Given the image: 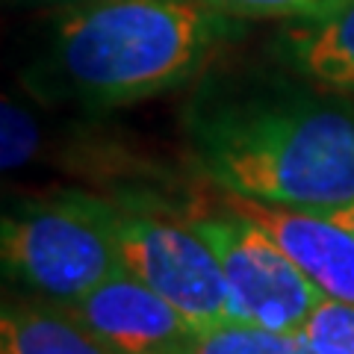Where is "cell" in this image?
Returning <instances> with one entry per match:
<instances>
[{
  "mask_svg": "<svg viewBox=\"0 0 354 354\" xmlns=\"http://www.w3.org/2000/svg\"><path fill=\"white\" fill-rule=\"evenodd\" d=\"M186 139L227 195L319 216L354 204V104L298 74L209 77L186 109Z\"/></svg>",
  "mask_w": 354,
  "mask_h": 354,
  "instance_id": "1",
  "label": "cell"
},
{
  "mask_svg": "<svg viewBox=\"0 0 354 354\" xmlns=\"http://www.w3.org/2000/svg\"><path fill=\"white\" fill-rule=\"evenodd\" d=\"M227 30L201 0H88L50 21L24 86L48 104L130 106L192 80Z\"/></svg>",
  "mask_w": 354,
  "mask_h": 354,
  "instance_id": "2",
  "label": "cell"
},
{
  "mask_svg": "<svg viewBox=\"0 0 354 354\" xmlns=\"http://www.w3.org/2000/svg\"><path fill=\"white\" fill-rule=\"evenodd\" d=\"M0 248L15 281L59 307L124 272L115 204L88 192H57L15 207L3 218Z\"/></svg>",
  "mask_w": 354,
  "mask_h": 354,
  "instance_id": "3",
  "label": "cell"
},
{
  "mask_svg": "<svg viewBox=\"0 0 354 354\" xmlns=\"http://www.w3.org/2000/svg\"><path fill=\"white\" fill-rule=\"evenodd\" d=\"M124 272L162 295L198 334L234 322V301L216 254L189 218L115 204Z\"/></svg>",
  "mask_w": 354,
  "mask_h": 354,
  "instance_id": "4",
  "label": "cell"
},
{
  "mask_svg": "<svg viewBox=\"0 0 354 354\" xmlns=\"http://www.w3.org/2000/svg\"><path fill=\"white\" fill-rule=\"evenodd\" d=\"M189 221L225 272L234 322L278 334H301L304 322L325 295L286 257L278 242L230 204L195 213Z\"/></svg>",
  "mask_w": 354,
  "mask_h": 354,
  "instance_id": "5",
  "label": "cell"
},
{
  "mask_svg": "<svg viewBox=\"0 0 354 354\" xmlns=\"http://www.w3.org/2000/svg\"><path fill=\"white\" fill-rule=\"evenodd\" d=\"M65 310L113 354H195L198 330L130 272L109 278Z\"/></svg>",
  "mask_w": 354,
  "mask_h": 354,
  "instance_id": "6",
  "label": "cell"
},
{
  "mask_svg": "<svg viewBox=\"0 0 354 354\" xmlns=\"http://www.w3.org/2000/svg\"><path fill=\"white\" fill-rule=\"evenodd\" d=\"M225 204L263 227L325 298L354 304V236L346 227L319 213L263 204L227 192Z\"/></svg>",
  "mask_w": 354,
  "mask_h": 354,
  "instance_id": "7",
  "label": "cell"
},
{
  "mask_svg": "<svg viewBox=\"0 0 354 354\" xmlns=\"http://www.w3.org/2000/svg\"><path fill=\"white\" fill-rule=\"evenodd\" d=\"M286 21L278 39V57L286 68L354 101V0H322Z\"/></svg>",
  "mask_w": 354,
  "mask_h": 354,
  "instance_id": "8",
  "label": "cell"
},
{
  "mask_svg": "<svg viewBox=\"0 0 354 354\" xmlns=\"http://www.w3.org/2000/svg\"><path fill=\"white\" fill-rule=\"evenodd\" d=\"M3 354H113L65 307L12 304L0 316Z\"/></svg>",
  "mask_w": 354,
  "mask_h": 354,
  "instance_id": "9",
  "label": "cell"
},
{
  "mask_svg": "<svg viewBox=\"0 0 354 354\" xmlns=\"http://www.w3.org/2000/svg\"><path fill=\"white\" fill-rule=\"evenodd\" d=\"M195 354H316L301 334H278L245 322H227L198 337Z\"/></svg>",
  "mask_w": 354,
  "mask_h": 354,
  "instance_id": "10",
  "label": "cell"
},
{
  "mask_svg": "<svg viewBox=\"0 0 354 354\" xmlns=\"http://www.w3.org/2000/svg\"><path fill=\"white\" fill-rule=\"evenodd\" d=\"M316 354H354V304L322 298L301 328Z\"/></svg>",
  "mask_w": 354,
  "mask_h": 354,
  "instance_id": "11",
  "label": "cell"
},
{
  "mask_svg": "<svg viewBox=\"0 0 354 354\" xmlns=\"http://www.w3.org/2000/svg\"><path fill=\"white\" fill-rule=\"evenodd\" d=\"M3 171H21L36 160L41 145V130L39 121L30 109L15 101V97H3Z\"/></svg>",
  "mask_w": 354,
  "mask_h": 354,
  "instance_id": "12",
  "label": "cell"
},
{
  "mask_svg": "<svg viewBox=\"0 0 354 354\" xmlns=\"http://www.w3.org/2000/svg\"><path fill=\"white\" fill-rule=\"evenodd\" d=\"M227 18H298L322 0H201Z\"/></svg>",
  "mask_w": 354,
  "mask_h": 354,
  "instance_id": "13",
  "label": "cell"
},
{
  "mask_svg": "<svg viewBox=\"0 0 354 354\" xmlns=\"http://www.w3.org/2000/svg\"><path fill=\"white\" fill-rule=\"evenodd\" d=\"M15 3H24V6H44V9H59V12H65V9L83 6V3H88V0H15Z\"/></svg>",
  "mask_w": 354,
  "mask_h": 354,
  "instance_id": "14",
  "label": "cell"
},
{
  "mask_svg": "<svg viewBox=\"0 0 354 354\" xmlns=\"http://www.w3.org/2000/svg\"><path fill=\"white\" fill-rule=\"evenodd\" d=\"M330 221H337L339 227H346L348 234L354 236V204H348V207H339V209H334V213H325Z\"/></svg>",
  "mask_w": 354,
  "mask_h": 354,
  "instance_id": "15",
  "label": "cell"
}]
</instances>
